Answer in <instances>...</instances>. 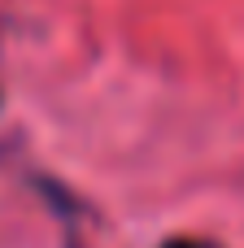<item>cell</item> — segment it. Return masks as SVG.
I'll return each mask as SVG.
<instances>
[{
  "mask_svg": "<svg viewBox=\"0 0 244 248\" xmlns=\"http://www.w3.org/2000/svg\"><path fill=\"white\" fill-rule=\"evenodd\" d=\"M162 248H205V244H196V240H170V244H162Z\"/></svg>",
  "mask_w": 244,
  "mask_h": 248,
  "instance_id": "1",
  "label": "cell"
}]
</instances>
